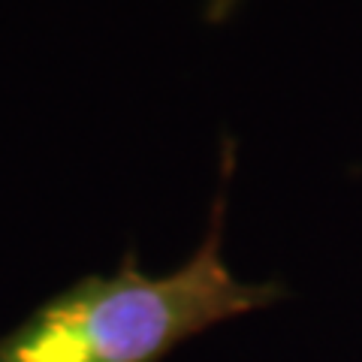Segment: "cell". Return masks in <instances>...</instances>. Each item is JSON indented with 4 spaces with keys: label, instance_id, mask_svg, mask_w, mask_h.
<instances>
[{
    "label": "cell",
    "instance_id": "6da1fadb",
    "mask_svg": "<svg viewBox=\"0 0 362 362\" xmlns=\"http://www.w3.org/2000/svg\"><path fill=\"white\" fill-rule=\"evenodd\" d=\"M221 245L218 206L209 235L178 269L124 266L78 281L0 338V362H160L187 338L281 296L275 284L242 281Z\"/></svg>",
    "mask_w": 362,
    "mask_h": 362
}]
</instances>
